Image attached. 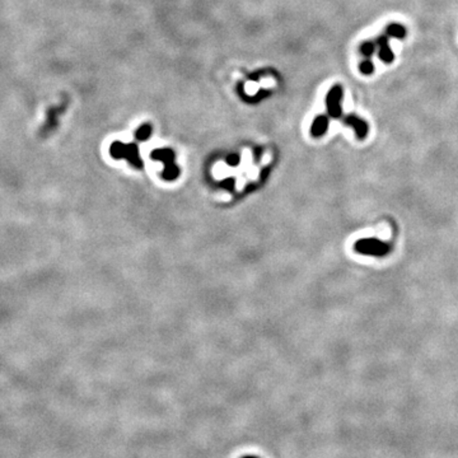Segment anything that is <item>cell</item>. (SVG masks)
<instances>
[{"label":"cell","instance_id":"obj_1","mask_svg":"<svg viewBox=\"0 0 458 458\" xmlns=\"http://www.w3.org/2000/svg\"><path fill=\"white\" fill-rule=\"evenodd\" d=\"M354 250L356 252L367 254V256L383 257L391 252L392 245L377 240V238H361L354 243Z\"/></svg>","mask_w":458,"mask_h":458},{"label":"cell","instance_id":"obj_2","mask_svg":"<svg viewBox=\"0 0 458 458\" xmlns=\"http://www.w3.org/2000/svg\"><path fill=\"white\" fill-rule=\"evenodd\" d=\"M109 153L116 159L126 158L134 167L143 168V162H141L140 155H139V149L136 144H124L121 141H115L109 148Z\"/></svg>","mask_w":458,"mask_h":458},{"label":"cell","instance_id":"obj_3","mask_svg":"<svg viewBox=\"0 0 458 458\" xmlns=\"http://www.w3.org/2000/svg\"><path fill=\"white\" fill-rule=\"evenodd\" d=\"M151 155L154 159L162 160L164 163V171L162 173L163 178L167 181H172L178 177L179 170L175 164V153L171 149H157V151L152 152Z\"/></svg>","mask_w":458,"mask_h":458},{"label":"cell","instance_id":"obj_4","mask_svg":"<svg viewBox=\"0 0 458 458\" xmlns=\"http://www.w3.org/2000/svg\"><path fill=\"white\" fill-rule=\"evenodd\" d=\"M342 95H344V89H342L341 85L335 84L334 87L330 88V90L327 92V96H326V108H327L328 116L332 117V119H340L341 117Z\"/></svg>","mask_w":458,"mask_h":458},{"label":"cell","instance_id":"obj_5","mask_svg":"<svg viewBox=\"0 0 458 458\" xmlns=\"http://www.w3.org/2000/svg\"><path fill=\"white\" fill-rule=\"evenodd\" d=\"M344 124L349 125L354 129L355 131V135L359 140H364V139L368 136L369 133V126H368V122L365 120L360 119L359 116H356L354 114H349L346 115V117L344 119Z\"/></svg>","mask_w":458,"mask_h":458},{"label":"cell","instance_id":"obj_6","mask_svg":"<svg viewBox=\"0 0 458 458\" xmlns=\"http://www.w3.org/2000/svg\"><path fill=\"white\" fill-rule=\"evenodd\" d=\"M376 45L378 47V56L384 64H392L395 60V53L390 46V37L387 34L377 37Z\"/></svg>","mask_w":458,"mask_h":458},{"label":"cell","instance_id":"obj_7","mask_svg":"<svg viewBox=\"0 0 458 458\" xmlns=\"http://www.w3.org/2000/svg\"><path fill=\"white\" fill-rule=\"evenodd\" d=\"M328 125H330V119L326 115H318L315 120H313L312 125H310V135L313 138H321L326 134L327 131Z\"/></svg>","mask_w":458,"mask_h":458},{"label":"cell","instance_id":"obj_8","mask_svg":"<svg viewBox=\"0 0 458 458\" xmlns=\"http://www.w3.org/2000/svg\"><path fill=\"white\" fill-rule=\"evenodd\" d=\"M384 32L388 37H392V39H397V40L405 39L407 34L405 26H402L401 23H390V25L386 27Z\"/></svg>","mask_w":458,"mask_h":458},{"label":"cell","instance_id":"obj_9","mask_svg":"<svg viewBox=\"0 0 458 458\" xmlns=\"http://www.w3.org/2000/svg\"><path fill=\"white\" fill-rule=\"evenodd\" d=\"M376 49H377L376 42L364 41L363 44L360 45V52L365 59H371L372 56L374 55V52H376Z\"/></svg>","mask_w":458,"mask_h":458},{"label":"cell","instance_id":"obj_10","mask_svg":"<svg viewBox=\"0 0 458 458\" xmlns=\"http://www.w3.org/2000/svg\"><path fill=\"white\" fill-rule=\"evenodd\" d=\"M152 135V125L151 124H143L138 130L135 131V138L136 140H146L149 136Z\"/></svg>","mask_w":458,"mask_h":458},{"label":"cell","instance_id":"obj_11","mask_svg":"<svg viewBox=\"0 0 458 458\" xmlns=\"http://www.w3.org/2000/svg\"><path fill=\"white\" fill-rule=\"evenodd\" d=\"M359 69L364 76H372L374 73V64L372 63L371 59H364L359 65Z\"/></svg>","mask_w":458,"mask_h":458},{"label":"cell","instance_id":"obj_12","mask_svg":"<svg viewBox=\"0 0 458 458\" xmlns=\"http://www.w3.org/2000/svg\"><path fill=\"white\" fill-rule=\"evenodd\" d=\"M238 160H240V157H238V155H230V157H228V163L232 166L237 164Z\"/></svg>","mask_w":458,"mask_h":458},{"label":"cell","instance_id":"obj_13","mask_svg":"<svg viewBox=\"0 0 458 458\" xmlns=\"http://www.w3.org/2000/svg\"><path fill=\"white\" fill-rule=\"evenodd\" d=\"M241 458H260L259 456H253V454H247V456H243Z\"/></svg>","mask_w":458,"mask_h":458}]
</instances>
